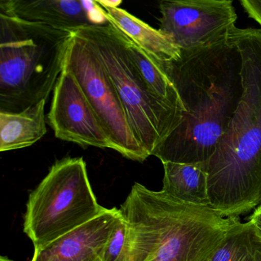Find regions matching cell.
Listing matches in <instances>:
<instances>
[{
  "instance_id": "6da1fadb",
  "label": "cell",
  "mask_w": 261,
  "mask_h": 261,
  "mask_svg": "<svg viewBox=\"0 0 261 261\" xmlns=\"http://www.w3.org/2000/svg\"><path fill=\"white\" fill-rule=\"evenodd\" d=\"M232 29L208 45L181 50L176 60L149 56L176 88L185 110L179 125L152 153L162 163L207 165L227 130L244 93Z\"/></svg>"
},
{
  "instance_id": "7a4b0ae2",
  "label": "cell",
  "mask_w": 261,
  "mask_h": 261,
  "mask_svg": "<svg viewBox=\"0 0 261 261\" xmlns=\"http://www.w3.org/2000/svg\"><path fill=\"white\" fill-rule=\"evenodd\" d=\"M242 57L244 93L207 162L210 207L238 218L261 201V30L233 27Z\"/></svg>"
},
{
  "instance_id": "3957f363",
  "label": "cell",
  "mask_w": 261,
  "mask_h": 261,
  "mask_svg": "<svg viewBox=\"0 0 261 261\" xmlns=\"http://www.w3.org/2000/svg\"><path fill=\"white\" fill-rule=\"evenodd\" d=\"M120 211L129 230V261H208L240 221L137 182Z\"/></svg>"
},
{
  "instance_id": "277c9868",
  "label": "cell",
  "mask_w": 261,
  "mask_h": 261,
  "mask_svg": "<svg viewBox=\"0 0 261 261\" xmlns=\"http://www.w3.org/2000/svg\"><path fill=\"white\" fill-rule=\"evenodd\" d=\"M73 33L0 14V112L47 100L65 66Z\"/></svg>"
},
{
  "instance_id": "5b68a950",
  "label": "cell",
  "mask_w": 261,
  "mask_h": 261,
  "mask_svg": "<svg viewBox=\"0 0 261 261\" xmlns=\"http://www.w3.org/2000/svg\"><path fill=\"white\" fill-rule=\"evenodd\" d=\"M73 33L86 41L103 64L136 139L152 155L157 146L179 125L182 111L151 92L128 54L123 33L111 21Z\"/></svg>"
},
{
  "instance_id": "8992f818",
  "label": "cell",
  "mask_w": 261,
  "mask_h": 261,
  "mask_svg": "<svg viewBox=\"0 0 261 261\" xmlns=\"http://www.w3.org/2000/svg\"><path fill=\"white\" fill-rule=\"evenodd\" d=\"M107 208L97 202L82 157L58 160L30 194L24 232L42 248L89 222Z\"/></svg>"
},
{
  "instance_id": "52a82bcc",
  "label": "cell",
  "mask_w": 261,
  "mask_h": 261,
  "mask_svg": "<svg viewBox=\"0 0 261 261\" xmlns=\"http://www.w3.org/2000/svg\"><path fill=\"white\" fill-rule=\"evenodd\" d=\"M65 69L75 77L115 151L125 158L143 163L150 155L140 146L131 129L117 90L103 64L86 41L73 33L65 56Z\"/></svg>"
},
{
  "instance_id": "ba28073f",
  "label": "cell",
  "mask_w": 261,
  "mask_h": 261,
  "mask_svg": "<svg viewBox=\"0 0 261 261\" xmlns=\"http://www.w3.org/2000/svg\"><path fill=\"white\" fill-rule=\"evenodd\" d=\"M160 31L181 50L208 45L227 36L238 15L231 0H164Z\"/></svg>"
},
{
  "instance_id": "9c48e42d",
  "label": "cell",
  "mask_w": 261,
  "mask_h": 261,
  "mask_svg": "<svg viewBox=\"0 0 261 261\" xmlns=\"http://www.w3.org/2000/svg\"><path fill=\"white\" fill-rule=\"evenodd\" d=\"M56 138L83 147L115 150L114 143L74 76L64 68L47 115Z\"/></svg>"
},
{
  "instance_id": "30bf717a",
  "label": "cell",
  "mask_w": 261,
  "mask_h": 261,
  "mask_svg": "<svg viewBox=\"0 0 261 261\" xmlns=\"http://www.w3.org/2000/svg\"><path fill=\"white\" fill-rule=\"evenodd\" d=\"M0 14L72 33L108 22L105 10L97 1L2 0Z\"/></svg>"
},
{
  "instance_id": "8fae6325",
  "label": "cell",
  "mask_w": 261,
  "mask_h": 261,
  "mask_svg": "<svg viewBox=\"0 0 261 261\" xmlns=\"http://www.w3.org/2000/svg\"><path fill=\"white\" fill-rule=\"evenodd\" d=\"M120 214V209L107 208L89 222L35 249L32 261H103L107 243Z\"/></svg>"
},
{
  "instance_id": "7c38bea8",
  "label": "cell",
  "mask_w": 261,
  "mask_h": 261,
  "mask_svg": "<svg viewBox=\"0 0 261 261\" xmlns=\"http://www.w3.org/2000/svg\"><path fill=\"white\" fill-rule=\"evenodd\" d=\"M109 21L114 23L152 59L160 62L176 60L181 49L167 35L119 7H102Z\"/></svg>"
},
{
  "instance_id": "4fadbf2b",
  "label": "cell",
  "mask_w": 261,
  "mask_h": 261,
  "mask_svg": "<svg viewBox=\"0 0 261 261\" xmlns=\"http://www.w3.org/2000/svg\"><path fill=\"white\" fill-rule=\"evenodd\" d=\"M44 100L19 113L0 112V151L33 146L46 134Z\"/></svg>"
},
{
  "instance_id": "5bb4252c",
  "label": "cell",
  "mask_w": 261,
  "mask_h": 261,
  "mask_svg": "<svg viewBox=\"0 0 261 261\" xmlns=\"http://www.w3.org/2000/svg\"><path fill=\"white\" fill-rule=\"evenodd\" d=\"M163 164V193L189 204L210 206L206 164Z\"/></svg>"
},
{
  "instance_id": "9a60e30c",
  "label": "cell",
  "mask_w": 261,
  "mask_h": 261,
  "mask_svg": "<svg viewBox=\"0 0 261 261\" xmlns=\"http://www.w3.org/2000/svg\"><path fill=\"white\" fill-rule=\"evenodd\" d=\"M128 54L143 80L152 94L184 112L176 88L149 55L123 33Z\"/></svg>"
},
{
  "instance_id": "2e32d148",
  "label": "cell",
  "mask_w": 261,
  "mask_h": 261,
  "mask_svg": "<svg viewBox=\"0 0 261 261\" xmlns=\"http://www.w3.org/2000/svg\"><path fill=\"white\" fill-rule=\"evenodd\" d=\"M208 261H261V239L250 221H238Z\"/></svg>"
},
{
  "instance_id": "e0dca14e",
  "label": "cell",
  "mask_w": 261,
  "mask_h": 261,
  "mask_svg": "<svg viewBox=\"0 0 261 261\" xmlns=\"http://www.w3.org/2000/svg\"><path fill=\"white\" fill-rule=\"evenodd\" d=\"M129 230L120 213L107 243L103 261H129Z\"/></svg>"
},
{
  "instance_id": "ac0fdd59",
  "label": "cell",
  "mask_w": 261,
  "mask_h": 261,
  "mask_svg": "<svg viewBox=\"0 0 261 261\" xmlns=\"http://www.w3.org/2000/svg\"><path fill=\"white\" fill-rule=\"evenodd\" d=\"M240 4L249 17L261 27V0H241Z\"/></svg>"
},
{
  "instance_id": "d6986e66",
  "label": "cell",
  "mask_w": 261,
  "mask_h": 261,
  "mask_svg": "<svg viewBox=\"0 0 261 261\" xmlns=\"http://www.w3.org/2000/svg\"><path fill=\"white\" fill-rule=\"evenodd\" d=\"M249 221L253 224L258 236L261 239V206L256 207L249 218Z\"/></svg>"
},
{
  "instance_id": "ffe728a7",
  "label": "cell",
  "mask_w": 261,
  "mask_h": 261,
  "mask_svg": "<svg viewBox=\"0 0 261 261\" xmlns=\"http://www.w3.org/2000/svg\"><path fill=\"white\" fill-rule=\"evenodd\" d=\"M99 5L102 7H118L121 4V1H97Z\"/></svg>"
},
{
  "instance_id": "44dd1931",
  "label": "cell",
  "mask_w": 261,
  "mask_h": 261,
  "mask_svg": "<svg viewBox=\"0 0 261 261\" xmlns=\"http://www.w3.org/2000/svg\"><path fill=\"white\" fill-rule=\"evenodd\" d=\"M0 261H14L10 259V258L7 257V256H1L0 257Z\"/></svg>"
},
{
  "instance_id": "7402d4cb",
  "label": "cell",
  "mask_w": 261,
  "mask_h": 261,
  "mask_svg": "<svg viewBox=\"0 0 261 261\" xmlns=\"http://www.w3.org/2000/svg\"><path fill=\"white\" fill-rule=\"evenodd\" d=\"M259 206H261V201H260V204H259Z\"/></svg>"
}]
</instances>
